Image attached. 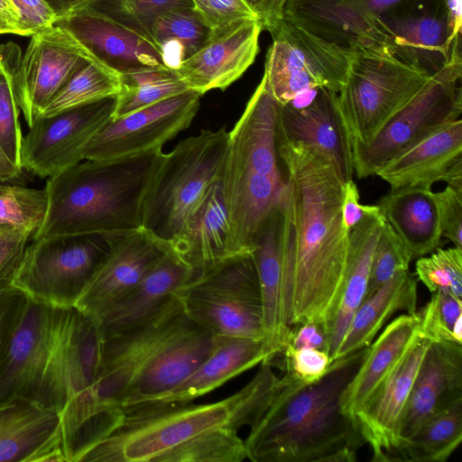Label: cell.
<instances>
[{"label":"cell","mask_w":462,"mask_h":462,"mask_svg":"<svg viewBox=\"0 0 462 462\" xmlns=\"http://www.w3.org/2000/svg\"><path fill=\"white\" fill-rule=\"evenodd\" d=\"M287 345L293 348H317L328 353V340L321 325L306 322L290 328Z\"/></svg>","instance_id":"54"},{"label":"cell","mask_w":462,"mask_h":462,"mask_svg":"<svg viewBox=\"0 0 462 462\" xmlns=\"http://www.w3.org/2000/svg\"><path fill=\"white\" fill-rule=\"evenodd\" d=\"M106 236L107 252L75 305L93 320L134 287L168 249L142 227Z\"/></svg>","instance_id":"21"},{"label":"cell","mask_w":462,"mask_h":462,"mask_svg":"<svg viewBox=\"0 0 462 462\" xmlns=\"http://www.w3.org/2000/svg\"><path fill=\"white\" fill-rule=\"evenodd\" d=\"M22 171L14 165L0 148V182H6L16 179Z\"/></svg>","instance_id":"58"},{"label":"cell","mask_w":462,"mask_h":462,"mask_svg":"<svg viewBox=\"0 0 462 462\" xmlns=\"http://www.w3.org/2000/svg\"><path fill=\"white\" fill-rule=\"evenodd\" d=\"M254 11V6L256 5L257 0H245ZM255 13V12H254Z\"/></svg>","instance_id":"61"},{"label":"cell","mask_w":462,"mask_h":462,"mask_svg":"<svg viewBox=\"0 0 462 462\" xmlns=\"http://www.w3.org/2000/svg\"><path fill=\"white\" fill-rule=\"evenodd\" d=\"M365 348L331 362L325 375L303 383L284 374L267 411L245 440L254 462H353L365 440L340 407L341 395Z\"/></svg>","instance_id":"3"},{"label":"cell","mask_w":462,"mask_h":462,"mask_svg":"<svg viewBox=\"0 0 462 462\" xmlns=\"http://www.w3.org/2000/svg\"><path fill=\"white\" fill-rule=\"evenodd\" d=\"M399 1L288 0L283 19L352 51L377 48L381 47L378 18Z\"/></svg>","instance_id":"25"},{"label":"cell","mask_w":462,"mask_h":462,"mask_svg":"<svg viewBox=\"0 0 462 462\" xmlns=\"http://www.w3.org/2000/svg\"><path fill=\"white\" fill-rule=\"evenodd\" d=\"M216 337L185 315L122 397L119 409L153 400L188 377L213 351Z\"/></svg>","instance_id":"26"},{"label":"cell","mask_w":462,"mask_h":462,"mask_svg":"<svg viewBox=\"0 0 462 462\" xmlns=\"http://www.w3.org/2000/svg\"><path fill=\"white\" fill-rule=\"evenodd\" d=\"M3 33H14L19 35L18 31L0 14V34Z\"/></svg>","instance_id":"60"},{"label":"cell","mask_w":462,"mask_h":462,"mask_svg":"<svg viewBox=\"0 0 462 462\" xmlns=\"http://www.w3.org/2000/svg\"><path fill=\"white\" fill-rule=\"evenodd\" d=\"M381 47L430 76L461 50L445 0H400L377 22Z\"/></svg>","instance_id":"13"},{"label":"cell","mask_w":462,"mask_h":462,"mask_svg":"<svg viewBox=\"0 0 462 462\" xmlns=\"http://www.w3.org/2000/svg\"><path fill=\"white\" fill-rule=\"evenodd\" d=\"M309 93V92H308ZM309 102L278 105L277 141L313 149L328 158L347 181L354 174L351 138L340 114L337 93L317 88Z\"/></svg>","instance_id":"22"},{"label":"cell","mask_w":462,"mask_h":462,"mask_svg":"<svg viewBox=\"0 0 462 462\" xmlns=\"http://www.w3.org/2000/svg\"><path fill=\"white\" fill-rule=\"evenodd\" d=\"M184 317L180 301L172 294L132 328L116 335L102 336L95 393L103 439L122 416L119 403L128 387Z\"/></svg>","instance_id":"12"},{"label":"cell","mask_w":462,"mask_h":462,"mask_svg":"<svg viewBox=\"0 0 462 462\" xmlns=\"http://www.w3.org/2000/svg\"><path fill=\"white\" fill-rule=\"evenodd\" d=\"M278 105L263 76L229 131L220 179L233 255L254 252L285 188L277 150Z\"/></svg>","instance_id":"5"},{"label":"cell","mask_w":462,"mask_h":462,"mask_svg":"<svg viewBox=\"0 0 462 462\" xmlns=\"http://www.w3.org/2000/svg\"><path fill=\"white\" fill-rule=\"evenodd\" d=\"M281 385L266 360L242 389L213 403L126 406L112 431L79 462H242L247 453L238 430L260 420Z\"/></svg>","instance_id":"1"},{"label":"cell","mask_w":462,"mask_h":462,"mask_svg":"<svg viewBox=\"0 0 462 462\" xmlns=\"http://www.w3.org/2000/svg\"><path fill=\"white\" fill-rule=\"evenodd\" d=\"M430 77L384 48L355 50L346 82L337 93L340 114L351 141L368 143Z\"/></svg>","instance_id":"8"},{"label":"cell","mask_w":462,"mask_h":462,"mask_svg":"<svg viewBox=\"0 0 462 462\" xmlns=\"http://www.w3.org/2000/svg\"><path fill=\"white\" fill-rule=\"evenodd\" d=\"M200 97L188 90L110 120L85 147L84 160H116L162 150L189 126L199 111Z\"/></svg>","instance_id":"15"},{"label":"cell","mask_w":462,"mask_h":462,"mask_svg":"<svg viewBox=\"0 0 462 462\" xmlns=\"http://www.w3.org/2000/svg\"><path fill=\"white\" fill-rule=\"evenodd\" d=\"M430 343L419 335L355 416L365 443L372 449L373 461H393L401 419Z\"/></svg>","instance_id":"24"},{"label":"cell","mask_w":462,"mask_h":462,"mask_svg":"<svg viewBox=\"0 0 462 462\" xmlns=\"http://www.w3.org/2000/svg\"><path fill=\"white\" fill-rule=\"evenodd\" d=\"M82 7L152 40L151 26L159 15L171 9L190 8L193 5L191 0H89Z\"/></svg>","instance_id":"42"},{"label":"cell","mask_w":462,"mask_h":462,"mask_svg":"<svg viewBox=\"0 0 462 462\" xmlns=\"http://www.w3.org/2000/svg\"><path fill=\"white\" fill-rule=\"evenodd\" d=\"M211 29L190 8H177L159 15L151 26V38L167 68L177 69L208 39Z\"/></svg>","instance_id":"38"},{"label":"cell","mask_w":462,"mask_h":462,"mask_svg":"<svg viewBox=\"0 0 462 462\" xmlns=\"http://www.w3.org/2000/svg\"><path fill=\"white\" fill-rule=\"evenodd\" d=\"M417 285L414 275L405 270L365 297L353 315L332 362L367 347L396 312L416 313Z\"/></svg>","instance_id":"34"},{"label":"cell","mask_w":462,"mask_h":462,"mask_svg":"<svg viewBox=\"0 0 462 462\" xmlns=\"http://www.w3.org/2000/svg\"><path fill=\"white\" fill-rule=\"evenodd\" d=\"M254 257L262 292L266 340L281 354L291 328L293 263L291 226L283 196L258 234Z\"/></svg>","instance_id":"17"},{"label":"cell","mask_w":462,"mask_h":462,"mask_svg":"<svg viewBox=\"0 0 462 462\" xmlns=\"http://www.w3.org/2000/svg\"><path fill=\"white\" fill-rule=\"evenodd\" d=\"M108 249L106 235L59 236L26 246L13 286L32 299L75 307Z\"/></svg>","instance_id":"10"},{"label":"cell","mask_w":462,"mask_h":462,"mask_svg":"<svg viewBox=\"0 0 462 462\" xmlns=\"http://www.w3.org/2000/svg\"><path fill=\"white\" fill-rule=\"evenodd\" d=\"M420 314V336L430 342L462 344V299L437 291Z\"/></svg>","instance_id":"44"},{"label":"cell","mask_w":462,"mask_h":462,"mask_svg":"<svg viewBox=\"0 0 462 462\" xmlns=\"http://www.w3.org/2000/svg\"><path fill=\"white\" fill-rule=\"evenodd\" d=\"M378 207L385 222L410 250L412 259L439 248L442 236L431 189L419 187L391 189L381 198Z\"/></svg>","instance_id":"35"},{"label":"cell","mask_w":462,"mask_h":462,"mask_svg":"<svg viewBox=\"0 0 462 462\" xmlns=\"http://www.w3.org/2000/svg\"><path fill=\"white\" fill-rule=\"evenodd\" d=\"M116 97L50 116H37L23 136L21 168L51 178L84 161L89 141L112 119Z\"/></svg>","instance_id":"14"},{"label":"cell","mask_w":462,"mask_h":462,"mask_svg":"<svg viewBox=\"0 0 462 462\" xmlns=\"http://www.w3.org/2000/svg\"><path fill=\"white\" fill-rule=\"evenodd\" d=\"M460 401L462 344L430 342L417 371L401 419L400 441L409 437L423 422Z\"/></svg>","instance_id":"27"},{"label":"cell","mask_w":462,"mask_h":462,"mask_svg":"<svg viewBox=\"0 0 462 462\" xmlns=\"http://www.w3.org/2000/svg\"><path fill=\"white\" fill-rule=\"evenodd\" d=\"M0 14L18 31L19 35L26 36L21 26L18 12L10 0H0Z\"/></svg>","instance_id":"57"},{"label":"cell","mask_w":462,"mask_h":462,"mask_svg":"<svg viewBox=\"0 0 462 462\" xmlns=\"http://www.w3.org/2000/svg\"><path fill=\"white\" fill-rule=\"evenodd\" d=\"M359 198V191L353 179L346 181L342 200V223L349 232L364 217L381 213L378 205H362Z\"/></svg>","instance_id":"53"},{"label":"cell","mask_w":462,"mask_h":462,"mask_svg":"<svg viewBox=\"0 0 462 462\" xmlns=\"http://www.w3.org/2000/svg\"><path fill=\"white\" fill-rule=\"evenodd\" d=\"M461 50L432 75L421 89L366 143L351 141L357 178L375 174L386 162L411 147L462 113Z\"/></svg>","instance_id":"9"},{"label":"cell","mask_w":462,"mask_h":462,"mask_svg":"<svg viewBox=\"0 0 462 462\" xmlns=\"http://www.w3.org/2000/svg\"><path fill=\"white\" fill-rule=\"evenodd\" d=\"M22 54L18 45H0V148L7 159L21 171L23 134L14 79Z\"/></svg>","instance_id":"41"},{"label":"cell","mask_w":462,"mask_h":462,"mask_svg":"<svg viewBox=\"0 0 462 462\" xmlns=\"http://www.w3.org/2000/svg\"><path fill=\"white\" fill-rule=\"evenodd\" d=\"M30 300L27 293L14 286L0 292V365Z\"/></svg>","instance_id":"48"},{"label":"cell","mask_w":462,"mask_h":462,"mask_svg":"<svg viewBox=\"0 0 462 462\" xmlns=\"http://www.w3.org/2000/svg\"><path fill=\"white\" fill-rule=\"evenodd\" d=\"M172 294L189 319L216 337L266 340L254 252L194 272Z\"/></svg>","instance_id":"7"},{"label":"cell","mask_w":462,"mask_h":462,"mask_svg":"<svg viewBox=\"0 0 462 462\" xmlns=\"http://www.w3.org/2000/svg\"><path fill=\"white\" fill-rule=\"evenodd\" d=\"M89 0H45L57 16L61 18L82 7Z\"/></svg>","instance_id":"56"},{"label":"cell","mask_w":462,"mask_h":462,"mask_svg":"<svg viewBox=\"0 0 462 462\" xmlns=\"http://www.w3.org/2000/svg\"><path fill=\"white\" fill-rule=\"evenodd\" d=\"M263 28L258 18H245L212 29L203 45L176 71L189 90L200 96L224 90L254 63Z\"/></svg>","instance_id":"23"},{"label":"cell","mask_w":462,"mask_h":462,"mask_svg":"<svg viewBox=\"0 0 462 462\" xmlns=\"http://www.w3.org/2000/svg\"><path fill=\"white\" fill-rule=\"evenodd\" d=\"M462 440V401L423 422L400 441L393 461L444 462Z\"/></svg>","instance_id":"37"},{"label":"cell","mask_w":462,"mask_h":462,"mask_svg":"<svg viewBox=\"0 0 462 462\" xmlns=\"http://www.w3.org/2000/svg\"><path fill=\"white\" fill-rule=\"evenodd\" d=\"M45 189H32L0 182V232L27 229L33 234L47 210Z\"/></svg>","instance_id":"43"},{"label":"cell","mask_w":462,"mask_h":462,"mask_svg":"<svg viewBox=\"0 0 462 462\" xmlns=\"http://www.w3.org/2000/svg\"><path fill=\"white\" fill-rule=\"evenodd\" d=\"M228 137L226 127L201 130L164 153L143 199L142 228L166 245L177 237L220 178Z\"/></svg>","instance_id":"6"},{"label":"cell","mask_w":462,"mask_h":462,"mask_svg":"<svg viewBox=\"0 0 462 462\" xmlns=\"http://www.w3.org/2000/svg\"><path fill=\"white\" fill-rule=\"evenodd\" d=\"M277 150L285 167L283 199L292 236L290 326L318 323L329 343L348 260L345 181L331 161L313 149L277 141Z\"/></svg>","instance_id":"2"},{"label":"cell","mask_w":462,"mask_h":462,"mask_svg":"<svg viewBox=\"0 0 462 462\" xmlns=\"http://www.w3.org/2000/svg\"><path fill=\"white\" fill-rule=\"evenodd\" d=\"M193 9L212 30L256 14L245 0H191Z\"/></svg>","instance_id":"50"},{"label":"cell","mask_w":462,"mask_h":462,"mask_svg":"<svg viewBox=\"0 0 462 462\" xmlns=\"http://www.w3.org/2000/svg\"><path fill=\"white\" fill-rule=\"evenodd\" d=\"M441 236L462 249V191L447 186L434 193Z\"/></svg>","instance_id":"51"},{"label":"cell","mask_w":462,"mask_h":462,"mask_svg":"<svg viewBox=\"0 0 462 462\" xmlns=\"http://www.w3.org/2000/svg\"><path fill=\"white\" fill-rule=\"evenodd\" d=\"M32 235L27 229L0 232V292L13 286L24 250Z\"/></svg>","instance_id":"49"},{"label":"cell","mask_w":462,"mask_h":462,"mask_svg":"<svg viewBox=\"0 0 462 462\" xmlns=\"http://www.w3.org/2000/svg\"><path fill=\"white\" fill-rule=\"evenodd\" d=\"M176 69H146L120 76V88L111 120L121 118L166 98L188 91Z\"/></svg>","instance_id":"39"},{"label":"cell","mask_w":462,"mask_h":462,"mask_svg":"<svg viewBox=\"0 0 462 462\" xmlns=\"http://www.w3.org/2000/svg\"><path fill=\"white\" fill-rule=\"evenodd\" d=\"M163 157L157 150L116 160H84L49 178L45 217L32 240L140 228L143 199Z\"/></svg>","instance_id":"4"},{"label":"cell","mask_w":462,"mask_h":462,"mask_svg":"<svg viewBox=\"0 0 462 462\" xmlns=\"http://www.w3.org/2000/svg\"><path fill=\"white\" fill-rule=\"evenodd\" d=\"M281 354L284 356L285 374L303 383L320 380L331 365L328 354L317 348H293L287 345Z\"/></svg>","instance_id":"47"},{"label":"cell","mask_w":462,"mask_h":462,"mask_svg":"<svg viewBox=\"0 0 462 462\" xmlns=\"http://www.w3.org/2000/svg\"><path fill=\"white\" fill-rule=\"evenodd\" d=\"M72 44L89 62L121 76L146 69L167 68L156 44L86 7L57 19Z\"/></svg>","instance_id":"19"},{"label":"cell","mask_w":462,"mask_h":462,"mask_svg":"<svg viewBox=\"0 0 462 462\" xmlns=\"http://www.w3.org/2000/svg\"><path fill=\"white\" fill-rule=\"evenodd\" d=\"M449 16L451 19L454 32L457 35H461L462 12L461 0H445Z\"/></svg>","instance_id":"59"},{"label":"cell","mask_w":462,"mask_h":462,"mask_svg":"<svg viewBox=\"0 0 462 462\" xmlns=\"http://www.w3.org/2000/svg\"><path fill=\"white\" fill-rule=\"evenodd\" d=\"M101 346L97 323L75 307L68 308L36 402L60 413L69 401L91 389L98 373Z\"/></svg>","instance_id":"16"},{"label":"cell","mask_w":462,"mask_h":462,"mask_svg":"<svg viewBox=\"0 0 462 462\" xmlns=\"http://www.w3.org/2000/svg\"><path fill=\"white\" fill-rule=\"evenodd\" d=\"M0 462H67L60 413L26 399L1 406Z\"/></svg>","instance_id":"28"},{"label":"cell","mask_w":462,"mask_h":462,"mask_svg":"<svg viewBox=\"0 0 462 462\" xmlns=\"http://www.w3.org/2000/svg\"><path fill=\"white\" fill-rule=\"evenodd\" d=\"M88 61L53 24L31 35L14 74V89L27 125Z\"/></svg>","instance_id":"20"},{"label":"cell","mask_w":462,"mask_h":462,"mask_svg":"<svg viewBox=\"0 0 462 462\" xmlns=\"http://www.w3.org/2000/svg\"><path fill=\"white\" fill-rule=\"evenodd\" d=\"M18 12L20 23L26 36L50 27L57 16L45 0H10Z\"/></svg>","instance_id":"52"},{"label":"cell","mask_w":462,"mask_h":462,"mask_svg":"<svg viewBox=\"0 0 462 462\" xmlns=\"http://www.w3.org/2000/svg\"><path fill=\"white\" fill-rule=\"evenodd\" d=\"M193 273L168 246L138 282L94 320L101 335L113 336L132 328L156 310Z\"/></svg>","instance_id":"30"},{"label":"cell","mask_w":462,"mask_h":462,"mask_svg":"<svg viewBox=\"0 0 462 462\" xmlns=\"http://www.w3.org/2000/svg\"><path fill=\"white\" fill-rule=\"evenodd\" d=\"M420 314L403 313L391 321L366 347L359 367L340 398L342 411L356 414L394 368L420 335Z\"/></svg>","instance_id":"33"},{"label":"cell","mask_w":462,"mask_h":462,"mask_svg":"<svg viewBox=\"0 0 462 462\" xmlns=\"http://www.w3.org/2000/svg\"><path fill=\"white\" fill-rule=\"evenodd\" d=\"M277 355L265 339L220 337L210 355L188 377L149 402H192L254 365L272 361Z\"/></svg>","instance_id":"32"},{"label":"cell","mask_w":462,"mask_h":462,"mask_svg":"<svg viewBox=\"0 0 462 462\" xmlns=\"http://www.w3.org/2000/svg\"><path fill=\"white\" fill-rule=\"evenodd\" d=\"M462 160V120L452 121L407 150L397 154L375 171L391 189L419 187L431 189L443 181L448 170Z\"/></svg>","instance_id":"29"},{"label":"cell","mask_w":462,"mask_h":462,"mask_svg":"<svg viewBox=\"0 0 462 462\" xmlns=\"http://www.w3.org/2000/svg\"><path fill=\"white\" fill-rule=\"evenodd\" d=\"M411 260L408 247L393 227L384 222L373 254L365 297L373 294L399 272L409 270Z\"/></svg>","instance_id":"46"},{"label":"cell","mask_w":462,"mask_h":462,"mask_svg":"<svg viewBox=\"0 0 462 462\" xmlns=\"http://www.w3.org/2000/svg\"><path fill=\"white\" fill-rule=\"evenodd\" d=\"M288 0H257L254 12L263 30L271 32L283 19Z\"/></svg>","instance_id":"55"},{"label":"cell","mask_w":462,"mask_h":462,"mask_svg":"<svg viewBox=\"0 0 462 462\" xmlns=\"http://www.w3.org/2000/svg\"><path fill=\"white\" fill-rule=\"evenodd\" d=\"M168 246L194 272L234 256L220 178L209 186L182 230Z\"/></svg>","instance_id":"31"},{"label":"cell","mask_w":462,"mask_h":462,"mask_svg":"<svg viewBox=\"0 0 462 462\" xmlns=\"http://www.w3.org/2000/svg\"><path fill=\"white\" fill-rule=\"evenodd\" d=\"M263 77L280 105L317 88L338 93L346 79L354 51L327 42L282 19L271 32Z\"/></svg>","instance_id":"11"},{"label":"cell","mask_w":462,"mask_h":462,"mask_svg":"<svg viewBox=\"0 0 462 462\" xmlns=\"http://www.w3.org/2000/svg\"><path fill=\"white\" fill-rule=\"evenodd\" d=\"M67 310L31 298L0 365V407L16 399L36 402Z\"/></svg>","instance_id":"18"},{"label":"cell","mask_w":462,"mask_h":462,"mask_svg":"<svg viewBox=\"0 0 462 462\" xmlns=\"http://www.w3.org/2000/svg\"><path fill=\"white\" fill-rule=\"evenodd\" d=\"M415 264L417 278L430 292H448L462 299V249L438 248Z\"/></svg>","instance_id":"45"},{"label":"cell","mask_w":462,"mask_h":462,"mask_svg":"<svg viewBox=\"0 0 462 462\" xmlns=\"http://www.w3.org/2000/svg\"><path fill=\"white\" fill-rule=\"evenodd\" d=\"M384 222L382 213L367 216L349 233L344 288L331 328L328 348L331 362L353 315L365 297L373 254Z\"/></svg>","instance_id":"36"},{"label":"cell","mask_w":462,"mask_h":462,"mask_svg":"<svg viewBox=\"0 0 462 462\" xmlns=\"http://www.w3.org/2000/svg\"><path fill=\"white\" fill-rule=\"evenodd\" d=\"M119 88L120 76L96 63L88 62L53 96L38 116H50L116 97Z\"/></svg>","instance_id":"40"}]
</instances>
